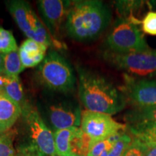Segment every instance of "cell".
<instances>
[{
    "mask_svg": "<svg viewBox=\"0 0 156 156\" xmlns=\"http://www.w3.org/2000/svg\"><path fill=\"white\" fill-rule=\"evenodd\" d=\"M77 71L80 100L86 110L112 116L125 108L124 95L106 77L79 66Z\"/></svg>",
    "mask_w": 156,
    "mask_h": 156,
    "instance_id": "6da1fadb",
    "label": "cell"
},
{
    "mask_svg": "<svg viewBox=\"0 0 156 156\" xmlns=\"http://www.w3.org/2000/svg\"><path fill=\"white\" fill-rule=\"evenodd\" d=\"M112 12L103 2L98 0L72 1L65 29L73 40L80 42L97 39L110 24Z\"/></svg>",
    "mask_w": 156,
    "mask_h": 156,
    "instance_id": "7a4b0ae2",
    "label": "cell"
},
{
    "mask_svg": "<svg viewBox=\"0 0 156 156\" xmlns=\"http://www.w3.org/2000/svg\"><path fill=\"white\" fill-rule=\"evenodd\" d=\"M37 110L53 132L81 124L82 111L73 94L47 91L38 102Z\"/></svg>",
    "mask_w": 156,
    "mask_h": 156,
    "instance_id": "3957f363",
    "label": "cell"
},
{
    "mask_svg": "<svg viewBox=\"0 0 156 156\" xmlns=\"http://www.w3.org/2000/svg\"><path fill=\"white\" fill-rule=\"evenodd\" d=\"M37 78L48 91L73 94L77 80L74 70L64 56L55 50H50L38 66Z\"/></svg>",
    "mask_w": 156,
    "mask_h": 156,
    "instance_id": "277c9868",
    "label": "cell"
},
{
    "mask_svg": "<svg viewBox=\"0 0 156 156\" xmlns=\"http://www.w3.org/2000/svg\"><path fill=\"white\" fill-rule=\"evenodd\" d=\"M26 140L18 147H24L39 156H56L54 132L45 124L37 108L29 103L22 109Z\"/></svg>",
    "mask_w": 156,
    "mask_h": 156,
    "instance_id": "5b68a950",
    "label": "cell"
},
{
    "mask_svg": "<svg viewBox=\"0 0 156 156\" xmlns=\"http://www.w3.org/2000/svg\"><path fill=\"white\" fill-rule=\"evenodd\" d=\"M138 25H141V20L135 17L116 20L106 38L108 50L114 53L129 54L151 49Z\"/></svg>",
    "mask_w": 156,
    "mask_h": 156,
    "instance_id": "8992f818",
    "label": "cell"
},
{
    "mask_svg": "<svg viewBox=\"0 0 156 156\" xmlns=\"http://www.w3.org/2000/svg\"><path fill=\"white\" fill-rule=\"evenodd\" d=\"M103 58L116 69L138 78H156V50L144 52L118 54L106 51Z\"/></svg>",
    "mask_w": 156,
    "mask_h": 156,
    "instance_id": "52a82bcc",
    "label": "cell"
},
{
    "mask_svg": "<svg viewBox=\"0 0 156 156\" xmlns=\"http://www.w3.org/2000/svg\"><path fill=\"white\" fill-rule=\"evenodd\" d=\"M5 5L17 26L28 38L46 46L52 44V38L47 29L28 2L22 0H9L5 2Z\"/></svg>",
    "mask_w": 156,
    "mask_h": 156,
    "instance_id": "ba28073f",
    "label": "cell"
},
{
    "mask_svg": "<svg viewBox=\"0 0 156 156\" xmlns=\"http://www.w3.org/2000/svg\"><path fill=\"white\" fill-rule=\"evenodd\" d=\"M80 129L90 139V144L126 129L125 124L115 121L110 115L85 110L82 113Z\"/></svg>",
    "mask_w": 156,
    "mask_h": 156,
    "instance_id": "9c48e42d",
    "label": "cell"
},
{
    "mask_svg": "<svg viewBox=\"0 0 156 156\" xmlns=\"http://www.w3.org/2000/svg\"><path fill=\"white\" fill-rule=\"evenodd\" d=\"M120 90L133 107L156 105V78H138L125 74Z\"/></svg>",
    "mask_w": 156,
    "mask_h": 156,
    "instance_id": "30bf717a",
    "label": "cell"
},
{
    "mask_svg": "<svg viewBox=\"0 0 156 156\" xmlns=\"http://www.w3.org/2000/svg\"><path fill=\"white\" fill-rule=\"evenodd\" d=\"M71 2L63 0H40L38 2L39 12L52 39L56 38L62 23L66 20Z\"/></svg>",
    "mask_w": 156,
    "mask_h": 156,
    "instance_id": "8fae6325",
    "label": "cell"
},
{
    "mask_svg": "<svg viewBox=\"0 0 156 156\" xmlns=\"http://www.w3.org/2000/svg\"><path fill=\"white\" fill-rule=\"evenodd\" d=\"M48 46L27 38L18 48L20 58L23 67L31 68L38 66L46 55Z\"/></svg>",
    "mask_w": 156,
    "mask_h": 156,
    "instance_id": "7c38bea8",
    "label": "cell"
},
{
    "mask_svg": "<svg viewBox=\"0 0 156 156\" xmlns=\"http://www.w3.org/2000/svg\"><path fill=\"white\" fill-rule=\"evenodd\" d=\"M21 114L22 109L20 105L3 91H0V134L8 132Z\"/></svg>",
    "mask_w": 156,
    "mask_h": 156,
    "instance_id": "4fadbf2b",
    "label": "cell"
},
{
    "mask_svg": "<svg viewBox=\"0 0 156 156\" xmlns=\"http://www.w3.org/2000/svg\"><path fill=\"white\" fill-rule=\"evenodd\" d=\"M126 129L132 136L145 145L156 144V122H146L126 124Z\"/></svg>",
    "mask_w": 156,
    "mask_h": 156,
    "instance_id": "5bb4252c",
    "label": "cell"
},
{
    "mask_svg": "<svg viewBox=\"0 0 156 156\" xmlns=\"http://www.w3.org/2000/svg\"><path fill=\"white\" fill-rule=\"evenodd\" d=\"M124 120L126 124L156 122V105L133 107L126 112Z\"/></svg>",
    "mask_w": 156,
    "mask_h": 156,
    "instance_id": "9a60e30c",
    "label": "cell"
},
{
    "mask_svg": "<svg viewBox=\"0 0 156 156\" xmlns=\"http://www.w3.org/2000/svg\"><path fill=\"white\" fill-rule=\"evenodd\" d=\"M3 92L19 104L21 109L25 108L29 103L25 98L23 85L19 77H11L7 76V83L3 89Z\"/></svg>",
    "mask_w": 156,
    "mask_h": 156,
    "instance_id": "2e32d148",
    "label": "cell"
},
{
    "mask_svg": "<svg viewBox=\"0 0 156 156\" xmlns=\"http://www.w3.org/2000/svg\"><path fill=\"white\" fill-rule=\"evenodd\" d=\"M74 127H70L54 132L56 156H73L69 142Z\"/></svg>",
    "mask_w": 156,
    "mask_h": 156,
    "instance_id": "e0dca14e",
    "label": "cell"
},
{
    "mask_svg": "<svg viewBox=\"0 0 156 156\" xmlns=\"http://www.w3.org/2000/svg\"><path fill=\"white\" fill-rule=\"evenodd\" d=\"M4 73L8 77H19L25 68L23 67L18 50L4 54Z\"/></svg>",
    "mask_w": 156,
    "mask_h": 156,
    "instance_id": "ac0fdd59",
    "label": "cell"
},
{
    "mask_svg": "<svg viewBox=\"0 0 156 156\" xmlns=\"http://www.w3.org/2000/svg\"><path fill=\"white\" fill-rule=\"evenodd\" d=\"M132 141V136L125 132V130L118 132L112 149L101 156H123Z\"/></svg>",
    "mask_w": 156,
    "mask_h": 156,
    "instance_id": "d6986e66",
    "label": "cell"
},
{
    "mask_svg": "<svg viewBox=\"0 0 156 156\" xmlns=\"http://www.w3.org/2000/svg\"><path fill=\"white\" fill-rule=\"evenodd\" d=\"M17 50L18 47L12 33L0 27V52L4 54Z\"/></svg>",
    "mask_w": 156,
    "mask_h": 156,
    "instance_id": "ffe728a7",
    "label": "cell"
},
{
    "mask_svg": "<svg viewBox=\"0 0 156 156\" xmlns=\"http://www.w3.org/2000/svg\"><path fill=\"white\" fill-rule=\"evenodd\" d=\"M142 4V1H116L115 6L120 17L128 18L134 17L133 13L141 8Z\"/></svg>",
    "mask_w": 156,
    "mask_h": 156,
    "instance_id": "44dd1931",
    "label": "cell"
},
{
    "mask_svg": "<svg viewBox=\"0 0 156 156\" xmlns=\"http://www.w3.org/2000/svg\"><path fill=\"white\" fill-rule=\"evenodd\" d=\"M16 154L12 135L9 132L0 134V156H15Z\"/></svg>",
    "mask_w": 156,
    "mask_h": 156,
    "instance_id": "7402d4cb",
    "label": "cell"
},
{
    "mask_svg": "<svg viewBox=\"0 0 156 156\" xmlns=\"http://www.w3.org/2000/svg\"><path fill=\"white\" fill-rule=\"evenodd\" d=\"M141 29L145 34L156 36V11L148 12L141 20Z\"/></svg>",
    "mask_w": 156,
    "mask_h": 156,
    "instance_id": "603a6c76",
    "label": "cell"
},
{
    "mask_svg": "<svg viewBox=\"0 0 156 156\" xmlns=\"http://www.w3.org/2000/svg\"><path fill=\"white\" fill-rule=\"evenodd\" d=\"M123 156H145L143 144L140 140L132 137V143L124 152Z\"/></svg>",
    "mask_w": 156,
    "mask_h": 156,
    "instance_id": "cb8c5ba5",
    "label": "cell"
},
{
    "mask_svg": "<svg viewBox=\"0 0 156 156\" xmlns=\"http://www.w3.org/2000/svg\"><path fill=\"white\" fill-rule=\"evenodd\" d=\"M143 145L145 147V156H156V144H152V145L143 144Z\"/></svg>",
    "mask_w": 156,
    "mask_h": 156,
    "instance_id": "d4e9b609",
    "label": "cell"
},
{
    "mask_svg": "<svg viewBox=\"0 0 156 156\" xmlns=\"http://www.w3.org/2000/svg\"><path fill=\"white\" fill-rule=\"evenodd\" d=\"M15 156H39L34 152L30 151V150L26 149L23 147L17 148V152Z\"/></svg>",
    "mask_w": 156,
    "mask_h": 156,
    "instance_id": "484cf974",
    "label": "cell"
},
{
    "mask_svg": "<svg viewBox=\"0 0 156 156\" xmlns=\"http://www.w3.org/2000/svg\"><path fill=\"white\" fill-rule=\"evenodd\" d=\"M7 76L5 73H0V91H3L4 87L7 83Z\"/></svg>",
    "mask_w": 156,
    "mask_h": 156,
    "instance_id": "4316f807",
    "label": "cell"
},
{
    "mask_svg": "<svg viewBox=\"0 0 156 156\" xmlns=\"http://www.w3.org/2000/svg\"><path fill=\"white\" fill-rule=\"evenodd\" d=\"M4 73V56L0 52V73Z\"/></svg>",
    "mask_w": 156,
    "mask_h": 156,
    "instance_id": "83f0119b",
    "label": "cell"
}]
</instances>
